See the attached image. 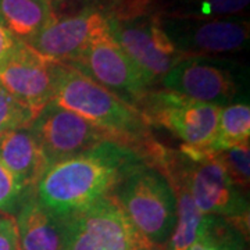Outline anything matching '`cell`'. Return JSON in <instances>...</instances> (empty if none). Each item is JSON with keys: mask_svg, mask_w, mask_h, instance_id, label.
I'll return each instance as SVG.
<instances>
[{"mask_svg": "<svg viewBox=\"0 0 250 250\" xmlns=\"http://www.w3.org/2000/svg\"><path fill=\"white\" fill-rule=\"evenodd\" d=\"M143 163L142 156L126 145L103 141L49 167L36 185V197L54 214L65 217L111 196V190Z\"/></svg>", "mask_w": 250, "mask_h": 250, "instance_id": "6da1fadb", "label": "cell"}, {"mask_svg": "<svg viewBox=\"0 0 250 250\" xmlns=\"http://www.w3.org/2000/svg\"><path fill=\"white\" fill-rule=\"evenodd\" d=\"M52 102L56 104L86 118L114 141L136 152L141 146H146V152L150 149L154 142L147 141V124L136 108L68 64L52 60Z\"/></svg>", "mask_w": 250, "mask_h": 250, "instance_id": "7a4b0ae2", "label": "cell"}, {"mask_svg": "<svg viewBox=\"0 0 250 250\" xmlns=\"http://www.w3.org/2000/svg\"><path fill=\"white\" fill-rule=\"evenodd\" d=\"M157 164L164 168L163 174L168 181H177L185 187L203 214L221 217L243 235L248 233V197L214 156L192 160L184 153H170L164 149Z\"/></svg>", "mask_w": 250, "mask_h": 250, "instance_id": "3957f363", "label": "cell"}, {"mask_svg": "<svg viewBox=\"0 0 250 250\" xmlns=\"http://www.w3.org/2000/svg\"><path fill=\"white\" fill-rule=\"evenodd\" d=\"M114 200L146 248L163 249L177 220V200L160 170L143 163L114 189Z\"/></svg>", "mask_w": 250, "mask_h": 250, "instance_id": "277c9868", "label": "cell"}, {"mask_svg": "<svg viewBox=\"0 0 250 250\" xmlns=\"http://www.w3.org/2000/svg\"><path fill=\"white\" fill-rule=\"evenodd\" d=\"M221 107L184 98L170 90L149 92L138 111L146 124L161 125L184 145L206 156H214Z\"/></svg>", "mask_w": 250, "mask_h": 250, "instance_id": "5b68a950", "label": "cell"}, {"mask_svg": "<svg viewBox=\"0 0 250 250\" xmlns=\"http://www.w3.org/2000/svg\"><path fill=\"white\" fill-rule=\"evenodd\" d=\"M242 71L228 57H185L160 81L166 90L224 107L239 96L245 81Z\"/></svg>", "mask_w": 250, "mask_h": 250, "instance_id": "8992f818", "label": "cell"}, {"mask_svg": "<svg viewBox=\"0 0 250 250\" xmlns=\"http://www.w3.org/2000/svg\"><path fill=\"white\" fill-rule=\"evenodd\" d=\"M146 248L113 196L62 217V250H138Z\"/></svg>", "mask_w": 250, "mask_h": 250, "instance_id": "52a82bcc", "label": "cell"}, {"mask_svg": "<svg viewBox=\"0 0 250 250\" xmlns=\"http://www.w3.org/2000/svg\"><path fill=\"white\" fill-rule=\"evenodd\" d=\"M157 16L166 35L185 57H228L243 52L249 46L250 24L243 17Z\"/></svg>", "mask_w": 250, "mask_h": 250, "instance_id": "ba28073f", "label": "cell"}, {"mask_svg": "<svg viewBox=\"0 0 250 250\" xmlns=\"http://www.w3.org/2000/svg\"><path fill=\"white\" fill-rule=\"evenodd\" d=\"M67 64L136 110L153 85L111 35L92 43Z\"/></svg>", "mask_w": 250, "mask_h": 250, "instance_id": "9c48e42d", "label": "cell"}, {"mask_svg": "<svg viewBox=\"0 0 250 250\" xmlns=\"http://www.w3.org/2000/svg\"><path fill=\"white\" fill-rule=\"evenodd\" d=\"M108 25L113 39L153 83L185 59L166 35L154 13L126 18L108 17Z\"/></svg>", "mask_w": 250, "mask_h": 250, "instance_id": "30bf717a", "label": "cell"}, {"mask_svg": "<svg viewBox=\"0 0 250 250\" xmlns=\"http://www.w3.org/2000/svg\"><path fill=\"white\" fill-rule=\"evenodd\" d=\"M45 153L49 167L86 152L103 141H114L86 118L50 102L28 126Z\"/></svg>", "mask_w": 250, "mask_h": 250, "instance_id": "8fae6325", "label": "cell"}, {"mask_svg": "<svg viewBox=\"0 0 250 250\" xmlns=\"http://www.w3.org/2000/svg\"><path fill=\"white\" fill-rule=\"evenodd\" d=\"M110 35L107 14L88 7L77 14L56 18L24 43L46 59L67 64L75 60L92 43Z\"/></svg>", "mask_w": 250, "mask_h": 250, "instance_id": "7c38bea8", "label": "cell"}, {"mask_svg": "<svg viewBox=\"0 0 250 250\" xmlns=\"http://www.w3.org/2000/svg\"><path fill=\"white\" fill-rule=\"evenodd\" d=\"M0 85L36 116L53 100L52 60L20 42L0 67Z\"/></svg>", "mask_w": 250, "mask_h": 250, "instance_id": "4fadbf2b", "label": "cell"}, {"mask_svg": "<svg viewBox=\"0 0 250 250\" xmlns=\"http://www.w3.org/2000/svg\"><path fill=\"white\" fill-rule=\"evenodd\" d=\"M0 161L28 192H34L49 168L45 153L28 128L0 136Z\"/></svg>", "mask_w": 250, "mask_h": 250, "instance_id": "5bb4252c", "label": "cell"}, {"mask_svg": "<svg viewBox=\"0 0 250 250\" xmlns=\"http://www.w3.org/2000/svg\"><path fill=\"white\" fill-rule=\"evenodd\" d=\"M21 250H62V217L54 214L31 193L17 211Z\"/></svg>", "mask_w": 250, "mask_h": 250, "instance_id": "9a60e30c", "label": "cell"}, {"mask_svg": "<svg viewBox=\"0 0 250 250\" xmlns=\"http://www.w3.org/2000/svg\"><path fill=\"white\" fill-rule=\"evenodd\" d=\"M54 20L53 6L45 0H0V25L21 42L32 39Z\"/></svg>", "mask_w": 250, "mask_h": 250, "instance_id": "2e32d148", "label": "cell"}, {"mask_svg": "<svg viewBox=\"0 0 250 250\" xmlns=\"http://www.w3.org/2000/svg\"><path fill=\"white\" fill-rule=\"evenodd\" d=\"M250 0H150L154 14L179 18L238 17Z\"/></svg>", "mask_w": 250, "mask_h": 250, "instance_id": "e0dca14e", "label": "cell"}, {"mask_svg": "<svg viewBox=\"0 0 250 250\" xmlns=\"http://www.w3.org/2000/svg\"><path fill=\"white\" fill-rule=\"evenodd\" d=\"M177 200V220L171 238L164 250H189L203 232L206 214L195 205L185 187L177 181H168Z\"/></svg>", "mask_w": 250, "mask_h": 250, "instance_id": "ac0fdd59", "label": "cell"}, {"mask_svg": "<svg viewBox=\"0 0 250 250\" xmlns=\"http://www.w3.org/2000/svg\"><path fill=\"white\" fill-rule=\"evenodd\" d=\"M250 106L245 102H236L220 110L218 129L214 143V154L233 146L249 143Z\"/></svg>", "mask_w": 250, "mask_h": 250, "instance_id": "d6986e66", "label": "cell"}, {"mask_svg": "<svg viewBox=\"0 0 250 250\" xmlns=\"http://www.w3.org/2000/svg\"><path fill=\"white\" fill-rule=\"evenodd\" d=\"M189 250H245V235L217 215H206L205 228Z\"/></svg>", "mask_w": 250, "mask_h": 250, "instance_id": "ffe728a7", "label": "cell"}, {"mask_svg": "<svg viewBox=\"0 0 250 250\" xmlns=\"http://www.w3.org/2000/svg\"><path fill=\"white\" fill-rule=\"evenodd\" d=\"M34 120L32 111L0 85V136L14 129L28 128Z\"/></svg>", "mask_w": 250, "mask_h": 250, "instance_id": "44dd1931", "label": "cell"}, {"mask_svg": "<svg viewBox=\"0 0 250 250\" xmlns=\"http://www.w3.org/2000/svg\"><path fill=\"white\" fill-rule=\"evenodd\" d=\"M217 160L223 164L225 171L231 177L235 185L242 190L248 189L250 178V147L249 143L233 146L227 150L214 154Z\"/></svg>", "mask_w": 250, "mask_h": 250, "instance_id": "7402d4cb", "label": "cell"}, {"mask_svg": "<svg viewBox=\"0 0 250 250\" xmlns=\"http://www.w3.org/2000/svg\"><path fill=\"white\" fill-rule=\"evenodd\" d=\"M34 192L25 190L22 185L14 178L4 164L0 161V211L7 215L14 214L20 210L22 202Z\"/></svg>", "mask_w": 250, "mask_h": 250, "instance_id": "603a6c76", "label": "cell"}, {"mask_svg": "<svg viewBox=\"0 0 250 250\" xmlns=\"http://www.w3.org/2000/svg\"><path fill=\"white\" fill-rule=\"evenodd\" d=\"M0 250H21L17 223L13 215L0 217Z\"/></svg>", "mask_w": 250, "mask_h": 250, "instance_id": "cb8c5ba5", "label": "cell"}, {"mask_svg": "<svg viewBox=\"0 0 250 250\" xmlns=\"http://www.w3.org/2000/svg\"><path fill=\"white\" fill-rule=\"evenodd\" d=\"M21 41L16 39L6 28L0 25V67L16 52Z\"/></svg>", "mask_w": 250, "mask_h": 250, "instance_id": "d4e9b609", "label": "cell"}, {"mask_svg": "<svg viewBox=\"0 0 250 250\" xmlns=\"http://www.w3.org/2000/svg\"><path fill=\"white\" fill-rule=\"evenodd\" d=\"M47 3H50L52 6H53L54 3H64V1H67V0H45Z\"/></svg>", "mask_w": 250, "mask_h": 250, "instance_id": "484cf974", "label": "cell"}, {"mask_svg": "<svg viewBox=\"0 0 250 250\" xmlns=\"http://www.w3.org/2000/svg\"><path fill=\"white\" fill-rule=\"evenodd\" d=\"M138 250H164V249H160V248H139Z\"/></svg>", "mask_w": 250, "mask_h": 250, "instance_id": "4316f807", "label": "cell"}, {"mask_svg": "<svg viewBox=\"0 0 250 250\" xmlns=\"http://www.w3.org/2000/svg\"><path fill=\"white\" fill-rule=\"evenodd\" d=\"M1 215H3V214H0V217H1Z\"/></svg>", "mask_w": 250, "mask_h": 250, "instance_id": "83f0119b", "label": "cell"}]
</instances>
